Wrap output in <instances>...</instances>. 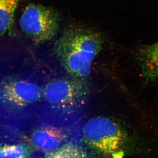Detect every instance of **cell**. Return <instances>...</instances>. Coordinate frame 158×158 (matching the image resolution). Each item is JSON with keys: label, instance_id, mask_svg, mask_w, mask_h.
I'll return each instance as SVG.
<instances>
[{"label": "cell", "instance_id": "6da1fadb", "mask_svg": "<svg viewBox=\"0 0 158 158\" xmlns=\"http://www.w3.org/2000/svg\"><path fill=\"white\" fill-rule=\"evenodd\" d=\"M98 33L81 28L65 30L55 44L57 58L63 68L75 78L84 80L91 72L92 62L102 48Z\"/></svg>", "mask_w": 158, "mask_h": 158}, {"label": "cell", "instance_id": "7a4b0ae2", "mask_svg": "<svg viewBox=\"0 0 158 158\" xmlns=\"http://www.w3.org/2000/svg\"><path fill=\"white\" fill-rule=\"evenodd\" d=\"M85 143L102 154L114 156L123 152L128 142L127 133L108 117L96 116L85 123L83 130Z\"/></svg>", "mask_w": 158, "mask_h": 158}, {"label": "cell", "instance_id": "3957f363", "mask_svg": "<svg viewBox=\"0 0 158 158\" xmlns=\"http://www.w3.org/2000/svg\"><path fill=\"white\" fill-rule=\"evenodd\" d=\"M59 18L50 7L31 4L27 6L20 18L23 32L35 42L40 43L53 38L59 30Z\"/></svg>", "mask_w": 158, "mask_h": 158}, {"label": "cell", "instance_id": "277c9868", "mask_svg": "<svg viewBox=\"0 0 158 158\" xmlns=\"http://www.w3.org/2000/svg\"><path fill=\"white\" fill-rule=\"evenodd\" d=\"M88 91L82 80L59 79L48 83L43 95L46 101L55 107L65 108L82 101Z\"/></svg>", "mask_w": 158, "mask_h": 158}, {"label": "cell", "instance_id": "5b68a950", "mask_svg": "<svg viewBox=\"0 0 158 158\" xmlns=\"http://www.w3.org/2000/svg\"><path fill=\"white\" fill-rule=\"evenodd\" d=\"M5 98L15 106H24L39 100L43 90L35 83L25 80L8 82L4 87Z\"/></svg>", "mask_w": 158, "mask_h": 158}, {"label": "cell", "instance_id": "8992f818", "mask_svg": "<svg viewBox=\"0 0 158 158\" xmlns=\"http://www.w3.org/2000/svg\"><path fill=\"white\" fill-rule=\"evenodd\" d=\"M67 133L60 128L47 126L34 130L30 136L31 144L35 148L47 153L58 149L66 144Z\"/></svg>", "mask_w": 158, "mask_h": 158}, {"label": "cell", "instance_id": "52a82bcc", "mask_svg": "<svg viewBox=\"0 0 158 158\" xmlns=\"http://www.w3.org/2000/svg\"><path fill=\"white\" fill-rule=\"evenodd\" d=\"M20 0H0V34H5L13 25L14 13Z\"/></svg>", "mask_w": 158, "mask_h": 158}, {"label": "cell", "instance_id": "ba28073f", "mask_svg": "<svg viewBox=\"0 0 158 158\" xmlns=\"http://www.w3.org/2000/svg\"><path fill=\"white\" fill-rule=\"evenodd\" d=\"M141 67L144 73L158 67V42L144 47L140 55Z\"/></svg>", "mask_w": 158, "mask_h": 158}, {"label": "cell", "instance_id": "9c48e42d", "mask_svg": "<svg viewBox=\"0 0 158 158\" xmlns=\"http://www.w3.org/2000/svg\"><path fill=\"white\" fill-rule=\"evenodd\" d=\"M32 152L31 148L26 144L0 146V158H29Z\"/></svg>", "mask_w": 158, "mask_h": 158}, {"label": "cell", "instance_id": "30bf717a", "mask_svg": "<svg viewBox=\"0 0 158 158\" xmlns=\"http://www.w3.org/2000/svg\"><path fill=\"white\" fill-rule=\"evenodd\" d=\"M60 148L65 158H88L85 151L73 143H66Z\"/></svg>", "mask_w": 158, "mask_h": 158}, {"label": "cell", "instance_id": "8fae6325", "mask_svg": "<svg viewBox=\"0 0 158 158\" xmlns=\"http://www.w3.org/2000/svg\"><path fill=\"white\" fill-rule=\"evenodd\" d=\"M45 158H65L62 154L61 148L51 152L46 153Z\"/></svg>", "mask_w": 158, "mask_h": 158}, {"label": "cell", "instance_id": "7c38bea8", "mask_svg": "<svg viewBox=\"0 0 158 158\" xmlns=\"http://www.w3.org/2000/svg\"><path fill=\"white\" fill-rule=\"evenodd\" d=\"M144 74H145V75L149 79L158 80V67L153 69Z\"/></svg>", "mask_w": 158, "mask_h": 158}]
</instances>
